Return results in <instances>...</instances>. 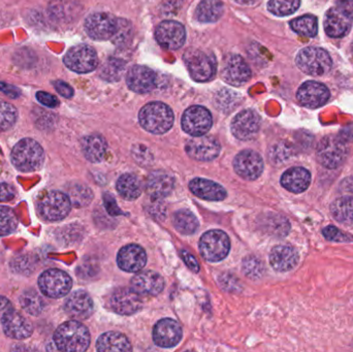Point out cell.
Here are the masks:
<instances>
[{
    "label": "cell",
    "instance_id": "cell-7",
    "mask_svg": "<svg viewBox=\"0 0 353 352\" xmlns=\"http://www.w3.org/2000/svg\"><path fill=\"white\" fill-rule=\"evenodd\" d=\"M37 209L43 220L59 221L70 214L72 203L68 194L54 190L41 198Z\"/></svg>",
    "mask_w": 353,
    "mask_h": 352
},
{
    "label": "cell",
    "instance_id": "cell-57",
    "mask_svg": "<svg viewBox=\"0 0 353 352\" xmlns=\"http://www.w3.org/2000/svg\"><path fill=\"white\" fill-rule=\"evenodd\" d=\"M0 91L8 95L10 99H18L21 95V90L18 87L4 82H0Z\"/></svg>",
    "mask_w": 353,
    "mask_h": 352
},
{
    "label": "cell",
    "instance_id": "cell-55",
    "mask_svg": "<svg viewBox=\"0 0 353 352\" xmlns=\"http://www.w3.org/2000/svg\"><path fill=\"white\" fill-rule=\"evenodd\" d=\"M103 203H105V209L110 214L113 215V216L122 214L121 210L118 208L117 204H116V200L109 194H105V196H103Z\"/></svg>",
    "mask_w": 353,
    "mask_h": 352
},
{
    "label": "cell",
    "instance_id": "cell-9",
    "mask_svg": "<svg viewBox=\"0 0 353 352\" xmlns=\"http://www.w3.org/2000/svg\"><path fill=\"white\" fill-rule=\"evenodd\" d=\"M184 61L191 78L196 82H207L216 72L215 61L209 54L199 49H188L184 54Z\"/></svg>",
    "mask_w": 353,
    "mask_h": 352
},
{
    "label": "cell",
    "instance_id": "cell-58",
    "mask_svg": "<svg viewBox=\"0 0 353 352\" xmlns=\"http://www.w3.org/2000/svg\"><path fill=\"white\" fill-rule=\"evenodd\" d=\"M181 256H182L183 260H184L185 265L190 269L192 272L197 273L199 271V265L197 262L196 258L194 256H191L189 252L182 251L181 252Z\"/></svg>",
    "mask_w": 353,
    "mask_h": 352
},
{
    "label": "cell",
    "instance_id": "cell-15",
    "mask_svg": "<svg viewBox=\"0 0 353 352\" xmlns=\"http://www.w3.org/2000/svg\"><path fill=\"white\" fill-rule=\"evenodd\" d=\"M221 76L228 84L239 87L250 80L251 70L241 56L230 55L224 59Z\"/></svg>",
    "mask_w": 353,
    "mask_h": 352
},
{
    "label": "cell",
    "instance_id": "cell-48",
    "mask_svg": "<svg viewBox=\"0 0 353 352\" xmlns=\"http://www.w3.org/2000/svg\"><path fill=\"white\" fill-rule=\"evenodd\" d=\"M132 37V25L128 21L124 19H118L117 30L112 37V41L116 45H122L128 43L130 37Z\"/></svg>",
    "mask_w": 353,
    "mask_h": 352
},
{
    "label": "cell",
    "instance_id": "cell-27",
    "mask_svg": "<svg viewBox=\"0 0 353 352\" xmlns=\"http://www.w3.org/2000/svg\"><path fill=\"white\" fill-rule=\"evenodd\" d=\"M270 262L274 270L278 272H288L296 268L298 265V251L292 246H276L270 254Z\"/></svg>",
    "mask_w": 353,
    "mask_h": 352
},
{
    "label": "cell",
    "instance_id": "cell-53",
    "mask_svg": "<svg viewBox=\"0 0 353 352\" xmlns=\"http://www.w3.org/2000/svg\"><path fill=\"white\" fill-rule=\"evenodd\" d=\"M148 211L151 216L163 219L165 215V206L161 202V200H153V203H151L150 206H149Z\"/></svg>",
    "mask_w": 353,
    "mask_h": 352
},
{
    "label": "cell",
    "instance_id": "cell-6",
    "mask_svg": "<svg viewBox=\"0 0 353 352\" xmlns=\"http://www.w3.org/2000/svg\"><path fill=\"white\" fill-rule=\"evenodd\" d=\"M317 161L327 169H337L347 156V148L342 138L335 136L323 138L317 146Z\"/></svg>",
    "mask_w": 353,
    "mask_h": 352
},
{
    "label": "cell",
    "instance_id": "cell-49",
    "mask_svg": "<svg viewBox=\"0 0 353 352\" xmlns=\"http://www.w3.org/2000/svg\"><path fill=\"white\" fill-rule=\"evenodd\" d=\"M132 157L142 167H148L153 161L152 153L144 145H134L132 147Z\"/></svg>",
    "mask_w": 353,
    "mask_h": 352
},
{
    "label": "cell",
    "instance_id": "cell-16",
    "mask_svg": "<svg viewBox=\"0 0 353 352\" xmlns=\"http://www.w3.org/2000/svg\"><path fill=\"white\" fill-rule=\"evenodd\" d=\"M261 127V118L256 112L245 110L239 113L232 121V134L241 141H249L255 138Z\"/></svg>",
    "mask_w": 353,
    "mask_h": 352
},
{
    "label": "cell",
    "instance_id": "cell-5",
    "mask_svg": "<svg viewBox=\"0 0 353 352\" xmlns=\"http://www.w3.org/2000/svg\"><path fill=\"white\" fill-rule=\"evenodd\" d=\"M230 249V238L218 229L207 231L199 240V252L210 262H221L228 256Z\"/></svg>",
    "mask_w": 353,
    "mask_h": 352
},
{
    "label": "cell",
    "instance_id": "cell-61",
    "mask_svg": "<svg viewBox=\"0 0 353 352\" xmlns=\"http://www.w3.org/2000/svg\"><path fill=\"white\" fill-rule=\"evenodd\" d=\"M338 8L346 12L353 19V0H338Z\"/></svg>",
    "mask_w": 353,
    "mask_h": 352
},
{
    "label": "cell",
    "instance_id": "cell-30",
    "mask_svg": "<svg viewBox=\"0 0 353 352\" xmlns=\"http://www.w3.org/2000/svg\"><path fill=\"white\" fill-rule=\"evenodd\" d=\"M311 183V174L304 167H292L281 177V185L288 191L302 194Z\"/></svg>",
    "mask_w": 353,
    "mask_h": 352
},
{
    "label": "cell",
    "instance_id": "cell-26",
    "mask_svg": "<svg viewBox=\"0 0 353 352\" xmlns=\"http://www.w3.org/2000/svg\"><path fill=\"white\" fill-rule=\"evenodd\" d=\"M352 18L340 8H333L327 12L325 18V30L329 37L338 39L343 37L352 28Z\"/></svg>",
    "mask_w": 353,
    "mask_h": 352
},
{
    "label": "cell",
    "instance_id": "cell-32",
    "mask_svg": "<svg viewBox=\"0 0 353 352\" xmlns=\"http://www.w3.org/2000/svg\"><path fill=\"white\" fill-rule=\"evenodd\" d=\"M99 351H132V345L125 335L117 332H108L101 335L97 342Z\"/></svg>",
    "mask_w": 353,
    "mask_h": 352
},
{
    "label": "cell",
    "instance_id": "cell-56",
    "mask_svg": "<svg viewBox=\"0 0 353 352\" xmlns=\"http://www.w3.org/2000/svg\"><path fill=\"white\" fill-rule=\"evenodd\" d=\"M14 188L10 184L0 183V202H10L14 198Z\"/></svg>",
    "mask_w": 353,
    "mask_h": 352
},
{
    "label": "cell",
    "instance_id": "cell-20",
    "mask_svg": "<svg viewBox=\"0 0 353 352\" xmlns=\"http://www.w3.org/2000/svg\"><path fill=\"white\" fill-rule=\"evenodd\" d=\"M2 329L8 338L24 340L32 335L33 327L31 322L22 314L14 310L6 313L1 318Z\"/></svg>",
    "mask_w": 353,
    "mask_h": 352
},
{
    "label": "cell",
    "instance_id": "cell-50",
    "mask_svg": "<svg viewBox=\"0 0 353 352\" xmlns=\"http://www.w3.org/2000/svg\"><path fill=\"white\" fill-rule=\"evenodd\" d=\"M323 236L325 239L330 240V241L338 242V243H346V242H353L352 236L348 235V234L344 233V231H340L333 225L325 227L323 231Z\"/></svg>",
    "mask_w": 353,
    "mask_h": 352
},
{
    "label": "cell",
    "instance_id": "cell-51",
    "mask_svg": "<svg viewBox=\"0 0 353 352\" xmlns=\"http://www.w3.org/2000/svg\"><path fill=\"white\" fill-rule=\"evenodd\" d=\"M12 268L14 272L20 273V274H29L33 271V262L30 256H21L14 258L12 262Z\"/></svg>",
    "mask_w": 353,
    "mask_h": 352
},
{
    "label": "cell",
    "instance_id": "cell-1",
    "mask_svg": "<svg viewBox=\"0 0 353 352\" xmlns=\"http://www.w3.org/2000/svg\"><path fill=\"white\" fill-rule=\"evenodd\" d=\"M53 340L58 351H86L90 344V333L78 320H70L62 324L56 330Z\"/></svg>",
    "mask_w": 353,
    "mask_h": 352
},
{
    "label": "cell",
    "instance_id": "cell-41",
    "mask_svg": "<svg viewBox=\"0 0 353 352\" xmlns=\"http://www.w3.org/2000/svg\"><path fill=\"white\" fill-rule=\"evenodd\" d=\"M292 30L296 31L299 34L304 35L307 37H313L319 32V21L314 16L300 17L294 19L290 22Z\"/></svg>",
    "mask_w": 353,
    "mask_h": 352
},
{
    "label": "cell",
    "instance_id": "cell-19",
    "mask_svg": "<svg viewBox=\"0 0 353 352\" xmlns=\"http://www.w3.org/2000/svg\"><path fill=\"white\" fill-rule=\"evenodd\" d=\"M296 99L304 107L316 109L329 101L330 91L321 83L309 81L299 88Z\"/></svg>",
    "mask_w": 353,
    "mask_h": 352
},
{
    "label": "cell",
    "instance_id": "cell-40",
    "mask_svg": "<svg viewBox=\"0 0 353 352\" xmlns=\"http://www.w3.org/2000/svg\"><path fill=\"white\" fill-rule=\"evenodd\" d=\"M125 62L117 58H109L99 70V76L108 82H117L125 70Z\"/></svg>",
    "mask_w": 353,
    "mask_h": 352
},
{
    "label": "cell",
    "instance_id": "cell-34",
    "mask_svg": "<svg viewBox=\"0 0 353 352\" xmlns=\"http://www.w3.org/2000/svg\"><path fill=\"white\" fill-rule=\"evenodd\" d=\"M117 190L124 200H134L142 194V183L137 176L124 174L118 179Z\"/></svg>",
    "mask_w": 353,
    "mask_h": 352
},
{
    "label": "cell",
    "instance_id": "cell-11",
    "mask_svg": "<svg viewBox=\"0 0 353 352\" xmlns=\"http://www.w3.org/2000/svg\"><path fill=\"white\" fill-rule=\"evenodd\" d=\"M182 128L192 136H203L212 127L213 119L209 110L201 105H193L183 114Z\"/></svg>",
    "mask_w": 353,
    "mask_h": 352
},
{
    "label": "cell",
    "instance_id": "cell-47",
    "mask_svg": "<svg viewBox=\"0 0 353 352\" xmlns=\"http://www.w3.org/2000/svg\"><path fill=\"white\" fill-rule=\"evenodd\" d=\"M265 229L270 234L276 236H285L290 231V223L281 216H272L265 221Z\"/></svg>",
    "mask_w": 353,
    "mask_h": 352
},
{
    "label": "cell",
    "instance_id": "cell-52",
    "mask_svg": "<svg viewBox=\"0 0 353 352\" xmlns=\"http://www.w3.org/2000/svg\"><path fill=\"white\" fill-rule=\"evenodd\" d=\"M37 99L41 105L51 107V109H54V107L59 105V101H58L57 97L50 94V93L43 92V91H39V92L37 93Z\"/></svg>",
    "mask_w": 353,
    "mask_h": 352
},
{
    "label": "cell",
    "instance_id": "cell-8",
    "mask_svg": "<svg viewBox=\"0 0 353 352\" xmlns=\"http://www.w3.org/2000/svg\"><path fill=\"white\" fill-rule=\"evenodd\" d=\"M39 287L43 295L51 299H60L68 295L72 289V281L68 273L58 269H51L41 273Z\"/></svg>",
    "mask_w": 353,
    "mask_h": 352
},
{
    "label": "cell",
    "instance_id": "cell-43",
    "mask_svg": "<svg viewBox=\"0 0 353 352\" xmlns=\"http://www.w3.org/2000/svg\"><path fill=\"white\" fill-rule=\"evenodd\" d=\"M300 3L301 0H270L268 8L276 16H290L298 10Z\"/></svg>",
    "mask_w": 353,
    "mask_h": 352
},
{
    "label": "cell",
    "instance_id": "cell-14",
    "mask_svg": "<svg viewBox=\"0 0 353 352\" xmlns=\"http://www.w3.org/2000/svg\"><path fill=\"white\" fill-rule=\"evenodd\" d=\"M155 39L163 49L178 50L184 45L186 31L181 23L165 21L155 30Z\"/></svg>",
    "mask_w": 353,
    "mask_h": 352
},
{
    "label": "cell",
    "instance_id": "cell-59",
    "mask_svg": "<svg viewBox=\"0 0 353 352\" xmlns=\"http://www.w3.org/2000/svg\"><path fill=\"white\" fill-rule=\"evenodd\" d=\"M290 148L285 145H277L274 148L273 157L275 161H283L290 156Z\"/></svg>",
    "mask_w": 353,
    "mask_h": 352
},
{
    "label": "cell",
    "instance_id": "cell-31",
    "mask_svg": "<svg viewBox=\"0 0 353 352\" xmlns=\"http://www.w3.org/2000/svg\"><path fill=\"white\" fill-rule=\"evenodd\" d=\"M108 145L103 136L91 134L82 141V151L87 161L90 163H101L107 153Z\"/></svg>",
    "mask_w": 353,
    "mask_h": 352
},
{
    "label": "cell",
    "instance_id": "cell-13",
    "mask_svg": "<svg viewBox=\"0 0 353 352\" xmlns=\"http://www.w3.org/2000/svg\"><path fill=\"white\" fill-rule=\"evenodd\" d=\"M109 304L111 309L120 315H132L142 308L140 295L132 287L115 289L110 297Z\"/></svg>",
    "mask_w": 353,
    "mask_h": 352
},
{
    "label": "cell",
    "instance_id": "cell-33",
    "mask_svg": "<svg viewBox=\"0 0 353 352\" xmlns=\"http://www.w3.org/2000/svg\"><path fill=\"white\" fill-rule=\"evenodd\" d=\"M224 12V6L221 0H203L197 6L195 16L199 22H216L221 18Z\"/></svg>",
    "mask_w": 353,
    "mask_h": 352
},
{
    "label": "cell",
    "instance_id": "cell-38",
    "mask_svg": "<svg viewBox=\"0 0 353 352\" xmlns=\"http://www.w3.org/2000/svg\"><path fill=\"white\" fill-rule=\"evenodd\" d=\"M173 225L182 235H192L199 229V223L190 211L180 210L174 215Z\"/></svg>",
    "mask_w": 353,
    "mask_h": 352
},
{
    "label": "cell",
    "instance_id": "cell-2",
    "mask_svg": "<svg viewBox=\"0 0 353 352\" xmlns=\"http://www.w3.org/2000/svg\"><path fill=\"white\" fill-rule=\"evenodd\" d=\"M10 159L18 171L31 173L41 169L45 159V152L37 141L23 138L14 145Z\"/></svg>",
    "mask_w": 353,
    "mask_h": 352
},
{
    "label": "cell",
    "instance_id": "cell-42",
    "mask_svg": "<svg viewBox=\"0 0 353 352\" xmlns=\"http://www.w3.org/2000/svg\"><path fill=\"white\" fill-rule=\"evenodd\" d=\"M18 227V217L12 209L0 206V237L10 235Z\"/></svg>",
    "mask_w": 353,
    "mask_h": 352
},
{
    "label": "cell",
    "instance_id": "cell-18",
    "mask_svg": "<svg viewBox=\"0 0 353 352\" xmlns=\"http://www.w3.org/2000/svg\"><path fill=\"white\" fill-rule=\"evenodd\" d=\"M236 173L245 180H256L263 174V161L259 153L244 150L236 155L234 161Z\"/></svg>",
    "mask_w": 353,
    "mask_h": 352
},
{
    "label": "cell",
    "instance_id": "cell-36",
    "mask_svg": "<svg viewBox=\"0 0 353 352\" xmlns=\"http://www.w3.org/2000/svg\"><path fill=\"white\" fill-rule=\"evenodd\" d=\"M331 212L338 222L352 225L353 222V198L342 196L332 204Z\"/></svg>",
    "mask_w": 353,
    "mask_h": 352
},
{
    "label": "cell",
    "instance_id": "cell-22",
    "mask_svg": "<svg viewBox=\"0 0 353 352\" xmlns=\"http://www.w3.org/2000/svg\"><path fill=\"white\" fill-rule=\"evenodd\" d=\"M64 309L68 316L74 320H87L92 315L94 305L90 296L84 291L70 293L64 304Z\"/></svg>",
    "mask_w": 353,
    "mask_h": 352
},
{
    "label": "cell",
    "instance_id": "cell-35",
    "mask_svg": "<svg viewBox=\"0 0 353 352\" xmlns=\"http://www.w3.org/2000/svg\"><path fill=\"white\" fill-rule=\"evenodd\" d=\"M21 307L27 313L33 316H39L43 313L46 308V302L43 298L34 289H26L20 296Z\"/></svg>",
    "mask_w": 353,
    "mask_h": 352
},
{
    "label": "cell",
    "instance_id": "cell-24",
    "mask_svg": "<svg viewBox=\"0 0 353 352\" xmlns=\"http://www.w3.org/2000/svg\"><path fill=\"white\" fill-rule=\"evenodd\" d=\"M128 88L137 93H146L152 90L157 84V76L151 68L134 65L126 74Z\"/></svg>",
    "mask_w": 353,
    "mask_h": 352
},
{
    "label": "cell",
    "instance_id": "cell-10",
    "mask_svg": "<svg viewBox=\"0 0 353 352\" xmlns=\"http://www.w3.org/2000/svg\"><path fill=\"white\" fill-rule=\"evenodd\" d=\"M64 64L72 72L87 74L97 68L99 57L95 50L90 45H79L66 53Z\"/></svg>",
    "mask_w": 353,
    "mask_h": 352
},
{
    "label": "cell",
    "instance_id": "cell-3",
    "mask_svg": "<svg viewBox=\"0 0 353 352\" xmlns=\"http://www.w3.org/2000/svg\"><path fill=\"white\" fill-rule=\"evenodd\" d=\"M141 125L147 132L163 134L169 132L174 124V113L169 105L159 101L150 103L141 110L139 115Z\"/></svg>",
    "mask_w": 353,
    "mask_h": 352
},
{
    "label": "cell",
    "instance_id": "cell-21",
    "mask_svg": "<svg viewBox=\"0 0 353 352\" xmlns=\"http://www.w3.org/2000/svg\"><path fill=\"white\" fill-rule=\"evenodd\" d=\"M182 329L175 320L165 318L157 322L153 330V340L157 346L170 349L176 346L182 339Z\"/></svg>",
    "mask_w": 353,
    "mask_h": 352
},
{
    "label": "cell",
    "instance_id": "cell-37",
    "mask_svg": "<svg viewBox=\"0 0 353 352\" xmlns=\"http://www.w3.org/2000/svg\"><path fill=\"white\" fill-rule=\"evenodd\" d=\"M50 14L59 21L72 19L78 10V1L76 0H52L49 6Z\"/></svg>",
    "mask_w": 353,
    "mask_h": 352
},
{
    "label": "cell",
    "instance_id": "cell-25",
    "mask_svg": "<svg viewBox=\"0 0 353 352\" xmlns=\"http://www.w3.org/2000/svg\"><path fill=\"white\" fill-rule=\"evenodd\" d=\"M132 289L139 295L157 296L165 289V280L157 272L144 271L132 279Z\"/></svg>",
    "mask_w": 353,
    "mask_h": 352
},
{
    "label": "cell",
    "instance_id": "cell-62",
    "mask_svg": "<svg viewBox=\"0 0 353 352\" xmlns=\"http://www.w3.org/2000/svg\"><path fill=\"white\" fill-rule=\"evenodd\" d=\"M240 4H244V6H251V4L256 3L257 0H234Z\"/></svg>",
    "mask_w": 353,
    "mask_h": 352
},
{
    "label": "cell",
    "instance_id": "cell-39",
    "mask_svg": "<svg viewBox=\"0 0 353 352\" xmlns=\"http://www.w3.org/2000/svg\"><path fill=\"white\" fill-rule=\"evenodd\" d=\"M68 196L72 206L82 208L90 204L93 198L92 191L88 186L81 183H74L68 187Z\"/></svg>",
    "mask_w": 353,
    "mask_h": 352
},
{
    "label": "cell",
    "instance_id": "cell-23",
    "mask_svg": "<svg viewBox=\"0 0 353 352\" xmlns=\"http://www.w3.org/2000/svg\"><path fill=\"white\" fill-rule=\"evenodd\" d=\"M147 262V254L141 246L136 244L124 246L117 256L118 266L128 273L140 272Z\"/></svg>",
    "mask_w": 353,
    "mask_h": 352
},
{
    "label": "cell",
    "instance_id": "cell-4",
    "mask_svg": "<svg viewBox=\"0 0 353 352\" xmlns=\"http://www.w3.org/2000/svg\"><path fill=\"white\" fill-rule=\"evenodd\" d=\"M299 68L311 76H323L332 68V59L325 50L317 47H308L301 50L296 56Z\"/></svg>",
    "mask_w": 353,
    "mask_h": 352
},
{
    "label": "cell",
    "instance_id": "cell-45",
    "mask_svg": "<svg viewBox=\"0 0 353 352\" xmlns=\"http://www.w3.org/2000/svg\"><path fill=\"white\" fill-rule=\"evenodd\" d=\"M242 268L243 272L250 279L261 278L265 273V266H263V262L256 256H247L243 260Z\"/></svg>",
    "mask_w": 353,
    "mask_h": 352
},
{
    "label": "cell",
    "instance_id": "cell-54",
    "mask_svg": "<svg viewBox=\"0 0 353 352\" xmlns=\"http://www.w3.org/2000/svg\"><path fill=\"white\" fill-rule=\"evenodd\" d=\"M53 85L56 91L65 99H70V97L74 96V89L68 83L63 82V81H55V82H53Z\"/></svg>",
    "mask_w": 353,
    "mask_h": 352
},
{
    "label": "cell",
    "instance_id": "cell-46",
    "mask_svg": "<svg viewBox=\"0 0 353 352\" xmlns=\"http://www.w3.org/2000/svg\"><path fill=\"white\" fill-rule=\"evenodd\" d=\"M240 97L239 95L234 94L232 91L224 90L220 91L216 95V103L220 110H224L225 112L232 111L234 107L240 103Z\"/></svg>",
    "mask_w": 353,
    "mask_h": 352
},
{
    "label": "cell",
    "instance_id": "cell-60",
    "mask_svg": "<svg viewBox=\"0 0 353 352\" xmlns=\"http://www.w3.org/2000/svg\"><path fill=\"white\" fill-rule=\"evenodd\" d=\"M12 310H14L12 303L6 298L0 297V320L6 313L12 311Z\"/></svg>",
    "mask_w": 353,
    "mask_h": 352
},
{
    "label": "cell",
    "instance_id": "cell-44",
    "mask_svg": "<svg viewBox=\"0 0 353 352\" xmlns=\"http://www.w3.org/2000/svg\"><path fill=\"white\" fill-rule=\"evenodd\" d=\"M18 111L14 105L0 101V132L10 130L16 123Z\"/></svg>",
    "mask_w": 353,
    "mask_h": 352
},
{
    "label": "cell",
    "instance_id": "cell-29",
    "mask_svg": "<svg viewBox=\"0 0 353 352\" xmlns=\"http://www.w3.org/2000/svg\"><path fill=\"white\" fill-rule=\"evenodd\" d=\"M191 192L197 198L205 200H223L226 198V191L221 185L201 178H195L189 183Z\"/></svg>",
    "mask_w": 353,
    "mask_h": 352
},
{
    "label": "cell",
    "instance_id": "cell-28",
    "mask_svg": "<svg viewBox=\"0 0 353 352\" xmlns=\"http://www.w3.org/2000/svg\"><path fill=\"white\" fill-rule=\"evenodd\" d=\"M175 180L165 172H154L147 180V192L152 200H163L173 191Z\"/></svg>",
    "mask_w": 353,
    "mask_h": 352
},
{
    "label": "cell",
    "instance_id": "cell-12",
    "mask_svg": "<svg viewBox=\"0 0 353 352\" xmlns=\"http://www.w3.org/2000/svg\"><path fill=\"white\" fill-rule=\"evenodd\" d=\"M118 19L108 12H95L85 22V29L89 37L97 41L112 39L117 30Z\"/></svg>",
    "mask_w": 353,
    "mask_h": 352
},
{
    "label": "cell",
    "instance_id": "cell-17",
    "mask_svg": "<svg viewBox=\"0 0 353 352\" xmlns=\"http://www.w3.org/2000/svg\"><path fill=\"white\" fill-rule=\"evenodd\" d=\"M187 154L199 161H211L217 158L220 144L213 136H195L186 144Z\"/></svg>",
    "mask_w": 353,
    "mask_h": 352
}]
</instances>
